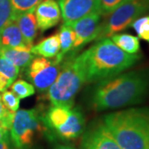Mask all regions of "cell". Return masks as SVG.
<instances>
[{
	"mask_svg": "<svg viewBox=\"0 0 149 149\" xmlns=\"http://www.w3.org/2000/svg\"><path fill=\"white\" fill-rule=\"evenodd\" d=\"M19 70L16 65L0 54V92L5 91L15 81Z\"/></svg>",
	"mask_w": 149,
	"mask_h": 149,
	"instance_id": "cell-19",
	"label": "cell"
},
{
	"mask_svg": "<svg viewBox=\"0 0 149 149\" xmlns=\"http://www.w3.org/2000/svg\"><path fill=\"white\" fill-rule=\"evenodd\" d=\"M34 12L35 10L22 13L14 19L24 39L31 47L33 46V41L37 37V29H38Z\"/></svg>",
	"mask_w": 149,
	"mask_h": 149,
	"instance_id": "cell-16",
	"label": "cell"
},
{
	"mask_svg": "<svg viewBox=\"0 0 149 149\" xmlns=\"http://www.w3.org/2000/svg\"><path fill=\"white\" fill-rule=\"evenodd\" d=\"M59 3L64 24L69 26L95 12H100V0H59Z\"/></svg>",
	"mask_w": 149,
	"mask_h": 149,
	"instance_id": "cell-10",
	"label": "cell"
},
{
	"mask_svg": "<svg viewBox=\"0 0 149 149\" xmlns=\"http://www.w3.org/2000/svg\"><path fill=\"white\" fill-rule=\"evenodd\" d=\"M149 95V68L133 70L95 82L87 98L96 111L139 104Z\"/></svg>",
	"mask_w": 149,
	"mask_h": 149,
	"instance_id": "cell-1",
	"label": "cell"
},
{
	"mask_svg": "<svg viewBox=\"0 0 149 149\" xmlns=\"http://www.w3.org/2000/svg\"><path fill=\"white\" fill-rule=\"evenodd\" d=\"M148 3L143 0H128L109 14L100 24L96 41L109 38L132 26L133 22L148 10Z\"/></svg>",
	"mask_w": 149,
	"mask_h": 149,
	"instance_id": "cell-5",
	"label": "cell"
},
{
	"mask_svg": "<svg viewBox=\"0 0 149 149\" xmlns=\"http://www.w3.org/2000/svg\"><path fill=\"white\" fill-rule=\"evenodd\" d=\"M85 119L79 108L73 107L67 122L58 128L55 135L63 140H73L79 138L85 132Z\"/></svg>",
	"mask_w": 149,
	"mask_h": 149,
	"instance_id": "cell-12",
	"label": "cell"
},
{
	"mask_svg": "<svg viewBox=\"0 0 149 149\" xmlns=\"http://www.w3.org/2000/svg\"><path fill=\"white\" fill-rule=\"evenodd\" d=\"M101 121L123 149H149V107L112 112Z\"/></svg>",
	"mask_w": 149,
	"mask_h": 149,
	"instance_id": "cell-3",
	"label": "cell"
},
{
	"mask_svg": "<svg viewBox=\"0 0 149 149\" xmlns=\"http://www.w3.org/2000/svg\"><path fill=\"white\" fill-rule=\"evenodd\" d=\"M111 40L118 47L128 54H137L140 52L139 37L127 33H117L111 37Z\"/></svg>",
	"mask_w": 149,
	"mask_h": 149,
	"instance_id": "cell-20",
	"label": "cell"
},
{
	"mask_svg": "<svg viewBox=\"0 0 149 149\" xmlns=\"http://www.w3.org/2000/svg\"><path fill=\"white\" fill-rule=\"evenodd\" d=\"M54 149H75L70 145H65V144H58L55 147Z\"/></svg>",
	"mask_w": 149,
	"mask_h": 149,
	"instance_id": "cell-28",
	"label": "cell"
},
{
	"mask_svg": "<svg viewBox=\"0 0 149 149\" xmlns=\"http://www.w3.org/2000/svg\"><path fill=\"white\" fill-rule=\"evenodd\" d=\"M38 29L45 32L55 27L61 20V8L55 0H42L35 8Z\"/></svg>",
	"mask_w": 149,
	"mask_h": 149,
	"instance_id": "cell-11",
	"label": "cell"
},
{
	"mask_svg": "<svg viewBox=\"0 0 149 149\" xmlns=\"http://www.w3.org/2000/svg\"><path fill=\"white\" fill-rule=\"evenodd\" d=\"M11 89L20 100L26 99L35 94L34 86L23 80H17L13 83Z\"/></svg>",
	"mask_w": 149,
	"mask_h": 149,
	"instance_id": "cell-22",
	"label": "cell"
},
{
	"mask_svg": "<svg viewBox=\"0 0 149 149\" xmlns=\"http://www.w3.org/2000/svg\"><path fill=\"white\" fill-rule=\"evenodd\" d=\"M0 43L3 47L32 48L24 39L15 20L8 22L0 31Z\"/></svg>",
	"mask_w": 149,
	"mask_h": 149,
	"instance_id": "cell-14",
	"label": "cell"
},
{
	"mask_svg": "<svg viewBox=\"0 0 149 149\" xmlns=\"http://www.w3.org/2000/svg\"><path fill=\"white\" fill-rule=\"evenodd\" d=\"M86 82H98L126 71L142 58L123 52L109 38H103L80 55Z\"/></svg>",
	"mask_w": 149,
	"mask_h": 149,
	"instance_id": "cell-2",
	"label": "cell"
},
{
	"mask_svg": "<svg viewBox=\"0 0 149 149\" xmlns=\"http://www.w3.org/2000/svg\"><path fill=\"white\" fill-rule=\"evenodd\" d=\"M143 1H144L145 3H148L149 4V0H143Z\"/></svg>",
	"mask_w": 149,
	"mask_h": 149,
	"instance_id": "cell-30",
	"label": "cell"
},
{
	"mask_svg": "<svg viewBox=\"0 0 149 149\" xmlns=\"http://www.w3.org/2000/svg\"><path fill=\"white\" fill-rule=\"evenodd\" d=\"M59 40H60V52L56 56V61L61 62L64 58L71 52L74 41H75V33L71 26L63 24L60 27L58 32Z\"/></svg>",
	"mask_w": 149,
	"mask_h": 149,
	"instance_id": "cell-18",
	"label": "cell"
},
{
	"mask_svg": "<svg viewBox=\"0 0 149 149\" xmlns=\"http://www.w3.org/2000/svg\"><path fill=\"white\" fill-rule=\"evenodd\" d=\"M73 105L56 104L49 108L46 114L42 117L43 125L47 129L55 132L67 122Z\"/></svg>",
	"mask_w": 149,
	"mask_h": 149,
	"instance_id": "cell-13",
	"label": "cell"
},
{
	"mask_svg": "<svg viewBox=\"0 0 149 149\" xmlns=\"http://www.w3.org/2000/svg\"><path fill=\"white\" fill-rule=\"evenodd\" d=\"M127 1L128 0H100V12L101 15H109Z\"/></svg>",
	"mask_w": 149,
	"mask_h": 149,
	"instance_id": "cell-26",
	"label": "cell"
},
{
	"mask_svg": "<svg viewBox=\"0 0 149 149\" xmlns=\"http://www.w3.org/2000/svg\"><path fill=\"white\" fill-rule=\"evenodd\" d=\"M1 100L4 104V106L11 112L15 113L18 110L20 104V99L13 91H3L1 95Z\"/></svg>",
	"mask_w": 149,
	"mask_h": 149,
	"instance_id": "cell-25",
	"label": "cell"
},
{
	"mask_svg": "<svg viewBox=\"0 0 149 149\" xmlns=\"http://www.w3.org/2000/svg\"><path fill=\"white\" fill-rule=\"evenodd\" d=\"M51 59L35 57L25 69L26 78L39 92L48 91L61 71V62H59L56 59Z\"/></svg>",
	"mask_w": 149,
	"mask_h": 149,
	"instance_id": "cell-7",
	"label": "cell"
},
{
	"mask_svg": "<svg viewBox=\"0 0 149 149\" xmlns=\"http://www.w3.org/2000/svg\"><path fill=\"white\" fill-rule=\"evenodd\" d=\"M0 54L8 59L19 70H25L34 58L31 49L28 48L0 47Z\"/></svg>",
	"mask_w": 149,
	"mask_h": 149,
	"instance_id": "cell-15",
	"label": "cell"
},
{
	"mask_svg": "<svg viewBox=\"0 0 149 149\" xmlns=\"http://www.w3.org/2000/svg\"><path fill=\"white\" fill-rule=\"evenodd\" d=\"M60 40L58 33L44 38L37 45L32 46L31 52L34 56H38L45 58L56 57L60 52Z\"/></svg>",
	"mask_w": 149,
	"mask_h": 149,
	"instance_id": "cell-17",
	"label": "cell"
},
{
	"mask_svg": "<svg viewBox=\"0 0 149 149\" xmlns=\"http://www.w3.org/2000/svg\"><path fill=\"white\" fill-rule=\"evenodd\" d=\"M0 47H1V43H0Z\"/></svg>",
	"mask_w": 149,
	"mask_h": 149,
	"instance_id": "cell-31",
	"label": "cell"
},
{
	"mask_svg": "<svg viewBox=\"0 0 149 149\" xmlns=\"http://www.w3.org/2000/svg\"><path fill=\"white\" fill-rule=\"evenodd\" d=\"M7 134H8V130L3 128V127H0V141L3 140V139L5 137Z\"/></svg>",
	"mask_w": 149,
	"mask_h": 149,
	"instance_id": "cell-29",
	"label": "cell"
},
{
	"mask_svg": "<svg viewBox=\"0 0 149 149\" xmlns=\"http://www.w3.org/2000/svg\"><path fill=\"white\" fill-rule=\"evenodd\" d=\"M42 116L36 109L16 111L9 129L12 143L17 149L28 148L33 143L36 133L42 130Z\"/></svg>",
	"mask_w": 149,
	"mask_h": 149,
	"instance_id": "cell-6",
	"label": "cell"
},
{
	"mask_svg": "<svg viewBox=\"0 0 149 149\" xmlns=\"http://www.w3.org/2000/svg\"><path fill=\"white\" fill-rule=\"evenodd\" d=\"M0 149H12V141L9 133L0 141Z\"/></svg>",
	"mask_w": 149,
	"mask_h": 149,
	"instance_id": "cell-27",
	"label": "cell"
},
{
	"mask_svg": "<svg viewBox=\"0 0 149 149\" xmlns=\"http://www.w3.org/2000/svg\"><path fill=\"white\" fill-rule=\"evenodd\" d=\"M100 16V12H95L71 25L75 33V41L70 53H75L87 43L96 40L101 24Z\"/></svg>",
	"mask_w": 149,
	"mask_h": 149,
	"instance_id": "cell-8",
	"label": "cell"
},
{
	"mask_svg": "<svg viewBox=\"0 0 149 149\" xmlns=\"http://www.w3.org/2000/svg\"><path fill=\"white\" fill-rule=\"evenodd\" d=\"M11 20H13L11 0H0V31Z\"/></svg>",
	"mask_w": 149,
	"mask_h": 149,
	"instance_id": "cell-24",
	"label": "cell"
},
{
	"mask_svg": "<svg viewBox=\"0 0 149 149\" xmlns=\"http://www.w3.org/2000/svg\"><path fill=\"white\" fill-rule=\"evenodd\" d=\"M80 149H123L101 122L92 123L83 133Z\"/></svg>",
	"mask_w": 149,
	"mask_h": 149,
	"instance_id": "cell-9",
	"label": "cell"
},
{
	"mask_svg": "<svg viewBox=\"0 0 149 149\" xmlns=\"http://www.w3.org/2000/svg\"><path fill=\"white\" fill-rule=\"evenodd\" d=\"M131 27H133L139 38L149 42V15L137 18Z\"/></svg>",
	"mask_w": 149,
	"mask_h": 149,
	"instance_id": "cell-23",
	"label": "cell"
},
{
	"mask_svg": "<svg viewBox=\"0 0 149 149\" xmlns=\"http://www.w3.org/2000/svg\"><path fill=\"white\" fill-rule=\"evenodd\" d=\"M85 83V70L80 55L69 54L61 61L58 76L48 90V100L52 105H73L74 97Z\"/></svg>",
	"mask_w": 149,
	"mask_h": 149,
	"instance_id": "cell-4",
	"label": "cell"
},
{
	"mask_svg": "<svg viewBox=\"0 0 149 149\" xmlns=\"http://www.w3.org/2000/svg\"><path fill=\"white\" fill-rule=\"evenodd\" d=\"M41 1L42 0H11L13 20L22 13L35 10Z\"/></svg>",
	"mask_w": 149,
	"mask_h": 149,
	"instance_id": "cell-21",
	"label": "cell"
}]
</instances>
